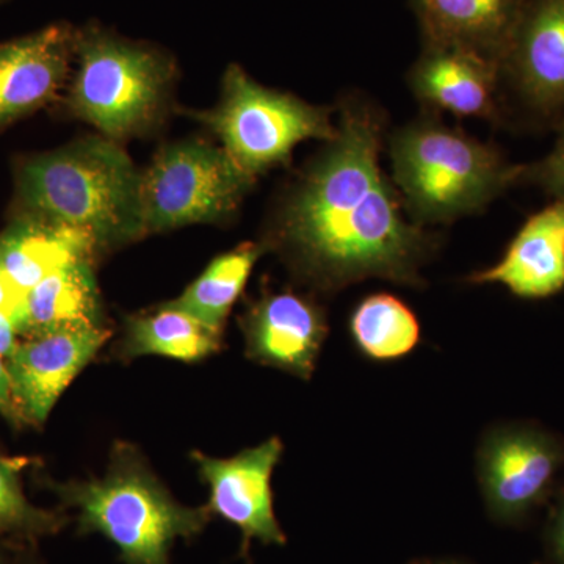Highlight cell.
<instances>
[{
  "instance_id": "4316f807",
  "label": "cell",
  "mask_w": 564,
  "mask_h": 564,
  "mask_svg": "<svg viewBox=\"0 0 564 564\" xmlns=\"http://www.w3.org/2000/svg\"><path fill=\"white\" fill-rule=\"evenodd\" d=\"M0 564H9L6 554H3L2 545H0Z\"/></svg>"
},
{
  "instance_id": "603a6c76",
  "label": "cell",
  "mask_w": 564,
  "mask_h": 564,
  "mask_svg": "<svg viewBox=\"0 0 564 564\" xmlns=\"http://www.w3.org/2000/svg\"><path fill=\"white\" fill-rule=\"evenodd\" d=\"M519 184H533L555 199H564V122L552 151L541 161L522 165Z\"/></svg>"
},
{
  "instance_id": "30bf717a",
  "label": "cell",
  "mask_w": 564,
  "mask_h": 564,
  "mask_svg": "<svg viewBox=\"0 0 564 564\" xmlns=\"http://www.w3.org/2000/svg\"><path fill=\"white\" fill-rule=\"evenodd\" d=\"M110 329L76 323L25 337L7 359L11 392L24 425L43 426L55 404L93 361Z\"/></svg>"
},
{
  "instance_id": "7a4b0ae2",
  "label": "cell",
  "mask_w": 564,
  "mask_h": 564,
  "mask_svg": "<svg viewBox=\"0 0 564 564\" xmlns=\"http://www.w3.org/2000/svg\"><path fill=\"white\" fill-rule=\"evenodd\" d=\"M21 214L90 234L99 250L147 236L141 173L117 141L93 137L21 163Z\"/></svg>"
},
{
  "instance_id": "cb8c5ba5",
  "label": "cell",
  "mask_w": 564,
  "mask_h": 564,
  "mask_svg": "<svg viewBox=\"0 0 564 564\" xmlns=\"http://www.w3.org/2000/svg\"><path fill=\"white\" fill-rule=\"evenodd\" d=\"M0 415H3L11 425H24L17 402H14L13 392H11L9 369H7V361L2 355H0Z\"/></svg>"
},
{
  "instance_id": "83f0119b",
  "label": "cell",
  "mask_w": 564,
  "mask_h": 564,
  "mask_svg": "<svg viewBox=\"0 0 564 564\" xmlns=\"http://www.w3.org/2000/svg\"><path fill=\"white\" fill-rule=\"evenodd\" d=\"M20 564H33V563H20Z\"/></svg>"
},
{
  "instance_id": "44dd1931",
  "label": "cell",
  "mask_w": 564,
  "mask_h": 564,
  "mask_svg": "<svg viewBox=\"0 0 564 564\" xmlns=\"http://www.w3.org/2000/svg\"><path fill=\"white\" fill-rule=\"evenodd\" d=\"M351 339L370 361L391 362L414 351L421 343V323L406 303L392 293L366 296L352 311Z\"/></svg>"
},
{
  "instance_id": "ffe728a7",
  "label": "cell",
  "mask_w": 564,
  "mask_h": 564,
  "mask_svg": "<svg viewBox=\"0 0 564 564\" xmlns=\"http://www.w3.org/2000/svg\"><path fill=\"white\" fill-rule=\"evenodd\" d=\"M263 251V245L247 242L218 256L181 296L170 303L212 328L225 332L234 303L242 295Z\"/></svg>"
},
{
  "instance_id": "2e32d148",
  "label": "cell",
  "mask_w": 564,
  "mask_h": 564,
  "mask_svg": "<svg viewBox=\"0 0 564 564\" xmlns=\"http://www.w3.org/2000/svg\"><path fill=\"white\" fill-rule=\"evenodd\" d=\"M411 3L421 24L423 44L462 47L500 65L524 0H411Z\"/></svg>"
},
{
  "instance_id": "52a82bcc",
  "label": "cell",
  "mask_w": 564,
  "mask_h": 564,
  "mask_svg": "<svg viewBox=\"0 0 564 564\" xmlns=\"http://www.w3.org/2000/svg\"><path fill=\"white\" fill-rule=\"evenodd\" d=\"M252 182L223 148L203 140L170 144L141 173L144 234L226 220Z\"/></svg>"
},
{
  "instance_id": "7c38bea8",
  "label": "cell",
  "mask_w": 564,
  "mask_h": 564,
  "mask_svg": "<svg viewBox=\"0 0 564 564\" xmlns=\"http://www.w3.org/2000/svg\"><path fill=\"white\" fill-rule=\"evenodd\" d=\"M328 329L325 310L314 300L265 292L243 314L245 352L252 362L311 380Z\"/></svg>"
},
{
  "instance_id": "3957f363",
  "label": "cell",
  "mask_w": 564,
  "mask_h": 564,
  "mask_svg": "<svg viewBox=\"0 0 564 564\" xmlns=\"http://www.w3.org/2000/svg\"><path fill=\"white\" fill-rule=\"evenodd\" d=\"M47 488L63 508L76 511L79 533L101 534L126 564H172L173 545L198 536L212 518L207 505L177 502L140 452L128 444L113 448L101 478L47 480Z\"/></svg>"
},
{
  "instance_id": "8992f818",
  "label": "cell",
  "mask_w": 564,
  "mask_h": 564,
  "mask_svg": "<svg viewBox=\"0 0 564 564\" xmlns=\"http://www.w3.org/2000/svg\"><path fill=\"white\" fill-rule=\"evenodd\" d=\"M220 139L223 150L245 173H259L288 161L296 144L336 137L332 111L262 87L239 65L223 77L221 101L198 115Z\"/></svg>"
},
{
  "instance_id": "e0dca14e",
  "label": "cell",
  "mask_w": 564,
  "mask_h": 564,
  "mask_svg": "<svg viewBox=\"0 0 564 564\" xmlns=\"http://www.w3.org/2000/svg\"><path fill=\"white\" fill-rule=\"evenodd\" d=\"M99 251L90 234L20 214L0 234V272L21 295H25L44 278L80 259H93Z\"/></svg>"
},
{
  "instance_id": "6da1fadb",
  "label": "cell",
  "mask_w": 564,
  "mask_h": 564,
  "mask_svg": "<svg viewBox=\"0 0 564 564\" xmlns=\"http://www.w3.org/2000/svg\"><path fill=\"white\" fill-rule=\"evenodd\" d=\"M383 120L370 104L348 101L337 133L293 185L274 240L293 270L322 292L378 278L422 288L434 234L404 217L383 169Z\"/></svg>"
},
{
  "instance_id": "d4e9b609",
  "label": "cell",
  "mask_w": 564,
  "mask_h": 564,
  "mask_svg": "<svg viewBox=\"0 0 564 564\" xmlns=\"http://www.w3.org/2000/svg\"><path fill=\"white\" fill-rule=\"evenodd\" d=\"M24 295H21L13 285L7 280L6 274L0 272V310L7 311L13 315L17 321V315L20 313V307Z\"/></svg>"
},
{
  "instance_id": "d6986e66",
  "label": "cell",
  "mask_w": 564,
  "mask_h": 564,
  "mask_svg": "<svg viewBox=\"0 0 564 564\" xmlns=\"http://www.w3.org/2000/svg\"><path fill=\"white\" fill-rule=\"evenodd\" d=\"M223 333L172 303L126 318L120 355L126 359L163 356L198 362L221 348Z\"/></svg>"
},
{
  "instance_id": "7402d4cb",
  "label": "cell",
  "mask_w": 564,
  "mask_h": 564,
  "mask_svg": "<svg viewBox=\"0 0 564 564\" xmlns=\"http://www.w3.org/2000/svg\"><path fill=\"white\" fill-rule=\"evenodd\" d=\"M29 459L0 454V545H33L54 536L68 524L63 511L36 507L22 486V470Z\"/></svg>"
},
{
  "instance_id": "5b68a950",
  "label": "cell",
  "mask_w": 564,
  "mask_h": 564,
  "mask_svg": "<svg viewBox=\"0 0 564 564\" xmlns=\"http://www.w3.org/2000/svg\"><path fill=\"white\" fill-rule=\"evenodd\" d=\"M79 58L69 91V110L106 139H128L147 128L161 110L173 66L161 52L109 33H80Z\"/></svg>"
},
{
  "instance_id": "4fadbf2b",
  "label": "cell",
  "mask_w": 564,
  "mask_h": 564,
  "mask_svg": "<svg viewBox=\"0 0 564 564\" xmlns=\"http://www.w3.org/2000/svg\"><path fill=\"white\" fill-rule=\"evenodd\" d=\"M76 39L68 25L55 24L0 43V129L57 96L68 76Z\"/></svg>"
},
{
  "instance_id": "9c48e42d",
  "label": "cell",
  "mask_w": 564,
  "mask_h": 564,
  "mask_svg": "<svg viewBox=\"0 0 564 564\" xmlns=\"http://www.w3.org/2000/svg\"><path fill=\"white\" fill-rule=\"evenodd\" d=\"M564 463V448L532 426H497L477 452V475L494 518L513 521L544 499Z\"/></svg>"
},
{
  "instance_id": "277c9868",
  "label": "cell",
  "mask_w": 564,
  "mask_h": 564,
  "mask_svg": "<svg viewBox=\"0 0 564 564\" xmlns=\"http://www.w3.org/2000/svg\"><path fill=\"white\" fill-rule=\"evenodd\" d=\"M391 159L397 187L421 223L484 210L519 184L522 170L496 148L430 120L400 129L391 140Z\"/></svg>"
},
{
  "instance_id": "ba28073f",
  "label": "cell",
  "mask_w": 564,
  "mask_h": 564,
  "mask_svg": "<svg viewBox=\"0 0 564 564\" xmlns=\"http://www.w3.org/2000/svg\"><path fill=\"white\" fill-rule=\"evenodd\" d=\"M500 82L533 118L564 122V0H524L507 51Z\"/></svg>"
},
{
  "instance_id": "ac0fdd59",
  "label": "cell",
  "mask_w": 564,
  "mask_h": 564,
  "mask_svg": "<svg viewBox=\"0 0 564 564\" xmlns=\"http://www.w3.org/2000/svg\"><path fill=\"white\" fill-rule=\"evenodd\" d=\"M76 323H102L91 259H80L44 278L25 293L17 315L22 337Z\"/></svg>"
},
{
  "instance_id": "484cf974",
  "label": "cell",
  "mask_w": 564,
  "mask_h": 564,
  "mask_svg": "<svg viewBox=\"0 0 564 564\" xmlns=\"http://www.w3.org/2000/svg\"><path fill=\"white\" fill-rule=\"evenodd\" d=\"M551 543L556 560L564 564V502L560 505L552 522Z\"/></svg>"
},
{
  "instance_id": "9a60e30c",
  "label": "cell",
  "mask_w": 564,
  "mask_h": 564,
  "mask_svg": "<svg viewBox=\"0 0 564 564\" xmlns=\"http://www.w3.org/2000/svg\"><path fill=\"white\" fill-rule=\"evenodd\" d=\"M470 284H502L524 300H543L564 289V199L524 223L496 265L467 278Z\"/></svg>"
},
{
  "instance_id": "5bb4252c",
  "label": "cell",
  "mask_w": 564,
  "mask_h": 564,
  "mask_svg": "<svg viewBox=\"0 0 564 564\" xmlns=\"http://www.w3.org/2000/svg\"><path fill=\"white\" fill-rule=\"evenodd\" d=\"M410 82L414 95L432 109L485 120L499 115V63L473 51L423 44Z\"/></svg>"
},
{
  "instance_id": "8fae6325",
  "label": "cell",
  "mask_w": 564,
  "mask_h": 564,
  "mask_svg": "<svg viewBox=\"0 0 564 564\" xmlns=\"http://www.w3.org/2000/svg\"><path fill=\"white\" fill-rule=\"evenodd\" d=\"M284 444L270 437L256 447L245 448L231 458H214L193 452V463L209 488L212 516H220L242 532L243 549L252 541L262 544L288 543L273 508L272 475Z\"/></svg>"
}]
</instances>
